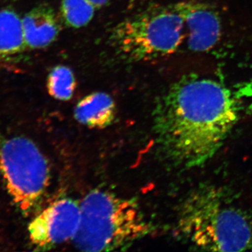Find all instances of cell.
Returning a JSON list of instances; mask_svg holds the SVG:
<instances>
[{
    "mask_svg": "<svg viewBox=\"0 0 252 252\" xmlns=\"http://www.w3.org/2000/svg\"><path fill=\"white\" fill-rule=\"evenodd\" d=\"M239 112L235 93L221 83L186 75L157 101L153 117L158 148L176 167L201 166L223 146Z\"/></svg>",
    "mask_w": 252,
    "mask_h": 252,
    "instance_id": "obj_1",
    "label": "cell"
},
{
    "mask_svg": "<svg viewBox=\"0 0 252 252\" xmlns=\"http://www.w3.org/2000/svg\"><path fill=\"white\" fill-rule=\"evenodd\" d=\"M177 228L190 245L205 251L241 252L252 247V227L246 214L223 190L203 186L181 205Z\"/></svg>",
    "mask_w": 252,
    "mask_h": 252,
    "instance_id": "obj_2",
    "label": "cell"
},
{
    "mask_svg": "<svg viewBox=\"0 0 252 252\" xmlns=\"http://www.w3.org/2000/svg\"><path fill=\"white\" fill-rule=\"evenodd\" d=\"M80 205V225L73 242L81 251L125 250L152 230L135 200L107 190H91Z\"/></svg>",
    "mask_w": 252,
    "mask_h": 252,
    "instance_id": "obj_3",
    "label": "cell"
},
{
    "mask_svg": "<svg viewBox=\"0 0 252 252\" xmlns=\"http://www.w3.org/2000/svg\"><path fill=\"white\" fill-rule=\"evenodd\" d=\"M185 21L175 4L149 6L112 31L111 44L129 62L154 61L173 54L185 38Z\"/></svg>",
    "mask_w": 252,
    "mask_h": 252,
    "instance_id": "obj_4",
    "label": "cell"
},
{
    "mask_svg": "<svg viewBox=\"0 0 252 252\" xmlns=\"http://www.w3.org/2000/svg\"><path fill=\"white\" fill-rule=\"evenodd\" d=\"M0 172L11 198L25 213L39 203L49 187L47 160L26 137H13L1 144Z\"/></svg>",
    "mask_w": 252,
    "mask_h": 252,
    "instance_id": "obj_5",
    "label": "cell"
},
{
    "mask_svg": "<svg viewBox=\"0 0 252 252\" xmlns=\"http://www.w3.org/2000/svg\"><path fill=\"white\" fill-rule=\"evenodd\" d=\"M80 203L72 198L59 199L39 213L28 227L32 243L41 250H51L74 240L80 225Z\"/></svg>",
    "mask_w": 252,
    "mask_h": 252,
    "instance_id": "obj_6",
    "label": "cell"
},
{
    "mask_svg": "<svg viewBox=\"0 0 252 252\" xmlns=\"http://www.w3.org/2000/svg\"><path fill=\"white\" fill-rule=\"evenodd\" d=\"M175 6L184 18L190 51L203 52L216 45L221 26L218 14L212 8L195 1H182Z\"/></svg>",
    "mask_w": 252,
    "mask_h": 252,
    "instance_id": "obj_7",
    "label": "cell"
},
{
    "mask_svg": "<svg viewBox=\"0 0 252 252\" xmlns=\"http://www.w3.org/2000/svg\"><path fill=\"white\" fill-rule=\"evenodd\" d=\"M21 21L25 41L29 49H44L54 42L59 36V21L49 5L35 6L25 14Z\"/></svg>",
    "mask_w": 252,
    "mask_h": 252,
    "instance_id": "obj_8",
    "label": "cell"
},
{
    "mask_svg": "<svg viewBox=\"0 0 252 252\" xmlns=\"http://www.w3.org/2000/svg\"><path fill=\"white\" fill-rule=\"evenodd\" d=\"M117 114L114 99L109 94L96 92L86 96L76 105L74 115L79 124L91 128L112 125Z\"/></svg>",
    "mask_w": 252,
    "mask_h": 252,
    "instance_id": "obj_9",
    "label": "cell"
},
{
    "mask_svg": "<svg viewBox=\"0 0 252 252\" xmlns=\"http://www.w3.org/2000/svg\"><path fill=\"white\" fill-rule=\"evenodd\" d=\"M26 49L21 18L12 9L0 10V62L9 61Z\"/></svg>",
    "mask_w": 252,
    "mask_h": 252,
    "instance_id": "obj_10",
    "label": "cell"
},
{
    "mask_svg": "<svg viewBox=\"0 0 252 252\" xmlns=\"http://www.w3.org/2000/svg\"><path fill=\"white\" fill-rule=\"evenodd\" d=\"M76 85L74 73L67 66H56L48 76V91L51 97L58 100L68 101L72 98Z\"/></svg>",
    "mask_w": 252,
    "mask_h": 252,
    "instance_id": "obj_11",
    "label": "cell"
},
{
    "mask_svg": "<svg viewBox=\"0 0 252 252\" xmlns=\"http://www.w3.org/2000/svg\"><path fill=\"white\" fill-rule=\"evenodd\" d=\"M96 7L88 0H63L61 12L66 25L73 28L84 27L94 18Z\"/></svg>",
    "mask_w": 252,
    "mask_h": 252,
    "instance_id": "obj_12",
    "label": "cell"
},
{
    "mask_svg": "<svg viewBox=\"0 0 252 252\" xmlns=\"http://www.w3.org/2000/svg\"><path fill=\"white\" fill-rule=\"evenodd\" d=\"M90 1L96 8H100L109 2V0H88Z\"/></svg>",
    "mask_w": 252,
    "mask_h": 252,
    "instance_id": "obj_13",
    "label": "cell"
}]
</instances>
